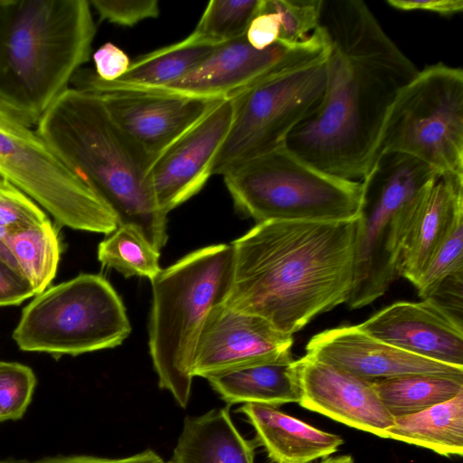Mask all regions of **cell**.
<instances>
[{"label": "cell", "mask_w": 463, "mask_h": 463, "mask_svg": "<svg viewBox=\"0 0 463 463\" xmlns=\"http://www.w3.org/2000/svg\"><path fill=\"white\" fill-rule=\"evenodd\" d=\"M318 26L329 48L325 91L285 145L317 169L362 181L391 107L420 70L362 0H323Z\"/></svg>", "instance_id": "obj_1"}, {"label": "cell", "mask_w": 463, "mask_h": 463, "mask_svg": "<svg viewBox=\"0 0 463 463\" xmlns=\"http://www.w3.org/2000/svg\"><path fill=\"white\" fill-rule=\"evenodd\" d=\"M357 232L358 218L257 223L231 244L233 272L223 303L293 335L346 302Z\"/></svg>", "instance_id": "obj_2"}, {"label": "cell", "mask_w": 463, "mask_h": 463, "mask_svg": "<svg viewBox=\"0 0 463 463\" xmlns=\"http://www.w3.org/2000/svg\"><path fill=\"white\" fill-rule=\"evenodd\" d=\"M35 130L109 206L118 226L136 228L161 250L168 238L167 215L153 193L151 162L116 126L98 94L68 88Z\"/></svg>", "instance_id": "obj_3"}, {"label": "cell", "mask_w": 463, "mask_h": 463, "mask_svg": "<svg viewBox=\"0 0 463 463\" xmlns=\"http://www.w3.org/2000/svg\"><path fill=\"white\" fill-rule=\"evenodd\" d=\"M87 0H0V104L36 125L89 61Z\"/></svg>", "instance_id": "obj_4"}, {"label": "cell", "mask_w": 463, "mask_h": 463, "mask_svg": "<svg viewBox=\"0 0 463 463\" xmlns=\"http://www.w3.org/2000/svg\"><path fill=\"white\" fill-rule=\"evenodd\" d=\"M233 272L231 244L198 249L164 269L151 281L149 353L158 385L188 404L195 346L210 311L222 303Z\"/></svg>", "instance_id": "obj_5"}, {"label": "cell", "mask_w": 463, "mask_h": 463, "mask_svg": "<svg viewBox=\"0 0 463 463\" xmlns=\"http://www.w3.org/2000/svg\"><path fill=\"white\" fill-rule=\"evenodd\" d=\"M222 176L235 208L257 223L337 222L359 216L361 181L344 179L317 169L285 144Z\"/></svg>", "instance_id": "obj_6"}, {"label": "cell", "mask_w": 463, "mask_h": 463, "mask_svg": "<svg viewBox=\"0 0 463 463\" xmlns=\"http://www.w3.org/2000/svg\"><path fill=\"white\" fill-rule=\"evenodd\" d=\"M438 175L413 156L384 153L361 181L354 276L345 302L350 308L373 303L399 278L398 254L415 198Z\"/></svg>", "instance_id": "obj_7"}, {"label": "cell", "mask_w": 463, "mask_h": 463, "mask_svg": "<svg viewBox=\"0 0 463 463\" xmlns=\"http://www.w3.org/2000/svg\"><path fill=\"white\" fill-rule=\"evenodd\" d=\"M130 332L111 284L100 275L82 273L36 295L24 308L13 338L24 351L78 355L118 346Z\"/></svg>", "instance_id": "obj_8"}, {"label": "cell", "mask_w": 463, "mask_h": 463, "mask_svg": "<svg viewBox=\"0 0 463 463\" xmlns=\"http://www.w3.org/2000/svg\"><path fill=\"white\" fill-rule=\"evenodd\" d=\"M384 153L409 155L439 175H463L461 68L443 62L425 66L400 91L385 119L375 159Z\"/></svg>", "instance_id": "obj_9"}, {"label": "cell", "mask_w": 463, "mask_h": 463, "mask_svg": "<svg viewBox=\"0 0 463 463\" xmlns=\"http://www.w3.org/2000/svg\"><path fill=\"white\" fill-rule=\"evenodd\" d=\"M32 127L0 104V177L62 226L107 235L115 231L112 211Z\"/></svg>", "instance_id": "obj_10"}, {"label": "cell", "mask_w": 463, "mask_h": 463, "mask_svg": "<svg viewBox=\"0 0 463 463\" xmlns=\"http://www.w3.org/2000/svg\"><path fill=\"white\" fill-rule=\"evenodd\" d=\"M326 60L264 80L232 98V122L213 159V175H224L286 143L322 99Z\"/></svg>", "instance_id": "obj_11"}, {"label": "cell", "mask_w": 463, "mask_h": 463, "mask_svg": "<svg viewBox=\"0 0 463 463\" xmlns=\"http://www.w3.org/2000/svg\"><path fill=\"white\" fill-rule=\"evenodd\" d=\"M328 50L319 26L306 41L278 42L263 50L252 47L242 35L219 44L198 67L177 80L137 93L232 99L264 80L325 61Z\"/></svg>", "instance_id": "obj_12"}, {"label": "cell", "mask_w": 463, "mask_h": 463, "mask_svg": "<svg viewBox=\"0 0 463 463\" xmlns=\"http://www.w3.org/2000/svg\"><path fill=\"white\" fill-rule=\"evenodd\" d=\"M293 336L267 320L226 306L208 314L192 363L193 377L208 378L238 368L279 360L291 354Z\"/></svg>", "instance_id": "obj_13"}, {"label": "cell", "mask_w": 463, "mask_h": 463, "mask_svg": "<svg viewBox=\"0 0 463 463\" xmlns=\"http://www.w3.org/2000/svg\"><path fill=\"white\" fill-rule=\"evenodd\" d=\"M233 112L232 98L221 100L152 164L150 184L165 214L198 194L207 183Z\"/></svg>", "instance_id": "obj_14"}, {"label": "cell", "mask_w": 463, "mask_h": 463, "mask_svg": "<svg viewBox=\"0 0 463 463\" xmlns=\"http://www.w3.org/2000/svg\"><path fill=\"white\" fill-rule=\"evenodd\" d=\"M298 404L351 428L387 439L394 418L373 382L305 355L293 362Z\"/></svg>", "instance_id": "obj_15"}, {"label": "cell", "mask_w": 463, "mask_h": 463, "mask_svg": "<svg viewBox=\"0 0 463 463\" xmlns=\"http://www.w3.org/2000/svg\"><path fill=\"white\" fill-rule=\"evenodd\" d=\"M357 326L410 354L463 367L462 318L432 298L393 303Z\"/></svg>", "instance_id": "obj_16"}, {"label": "cell", "mask_w": 463, "mask_h": 463, "mask_svg": "<svg viewBox=\"0 0 463 463\" xmlns=\"http://www.w3.org/2000/svg\"><path fill=\"white\" fill-rule=\"evenodd\" d=\"M98 95L116 126L151 165L222 100L137 92Z\"/></svg>", "instance_id": "obj_17"}, {"label": "cell", "mask_w": 463, "mask_h": 463, "mask_svg": "<svg viewBox=\"0 0 463 463\" xmlns=\"http://www.w3.org/2000/svg\"><path fill=\"white\" fill-rule=\"evenodd\" d=\"M307 355L358 377L376 381L409 374L463 379V367L426 359L373 338L357 326H344L315 335Z\"/></svg>", "instance_id": "obj_18"}, {"label": "cell", "mask_w": 463, "mask_h": 463, "mask_svg": "<svg viewBox=\"0 0 463 463\" xmlns=\"http://www.w3.org/2000/svg\"><path fill=\"white\" fill-rule=\"evenodd\" d=\"M463 219V175H439L415 198L402 241L397 271L413 285L428 262Z\"/></svg>", "instance_id": "obj_19"}, {"label": "cell", "mask_w": 463, "mask_h": 463, "mask_svg": "<svg viewBox=\"0 0 463 463\" xmlns=\"http://www.w3.org/2000/svg\"><path fill=\"white\" fill-rule=\"evenodd\" d=\"M191 33L185 39L144 54L113 81L99 80L91 70L80 68L73 75L72 88L97 93L142 92L169 84L198 67L217 47Z\"/></svg>", "instance_id": "obj_20"}, {"label": "cell", "mask_w": 463, "mask_h": 463, "mask_svg": "<svg viewBox=\"0 0 463 463\" xmlns=\"http://www.w3.org/2000/svg\"><path fill=\"white\" fill-rule=\"evenodd\" d=\"M238 411L253 427L259 445L272 463H311L338 450L343 439L318 430L277 407L243 403Z\"/></svg>", "instance_id": "obj_21"}, {"label": "cell", "mask_w": 463, "mask_h": 463, "mask_svg": "<svg viewBox=\"0 0 463 463\" xmlns=\"http://www.w3.org/2000/svg\"><path fill=\"white\" fill-rule=\"evenodd\" d=\"M254 444L237 430L229 408L187 416L171 463H254Z\"/></svg>", "instance_id": "obj_22"}, {"label": "cell", "mask_w": 463, "mask_h": 463, "mask_svg": "<svg viewBox=\"0 0 463 463\" xmlns=\"http://www.w3.org/2000/svg\"><path fill=\"white\" fill-rule=\"evenodd\" d=\"M293 362L289 354L274 362L213 375L206 380L228 405L260 403L278 407L299 400Z\"/></svg>", "instance_id": "obj_23"}, {"label": "cell", "mask_w": 463, "mask_h": 463, "mask_svg": "<svg viewBox=\"0 0 463 463\" xmlns=\"http://www.w3.org/2000/svg\"><path fill=\"white\" fill-rule=\"evenodd\" d=\"M387 439L420 446L444 457H462L463 392L420 412L395 417Z\"/></svg>", "instance_id": "obj_24"}, {"label": "cell", "mask_w": 463, "mask_h": 463, "mask_svg": "<svg viewBox=\"0 0 463 463\" xmlns=\"http://www.w3.org/2000/svg\"><path fill=\"white\" fill-rule=\"evenodd\" d=\"M5 244L35 296L46 290L55 277L61 250L58 230L51 220L12 232Z\"/></svg>", "instance_id": "obj_25"}, {"label": "cell", "mask_w": 463, "mask_h": 463, "mask_svg": "<svg viewBox=\"0 0 463 463\" xmlns=\"http://www.w3.org/2000/svg\"><path fill=\"white\" fill-rule=\"evenodd\" d=\"M373 384L393 418L420 412L463 392V379L428 374L376 380Z\"/></svg>", "instance_id": "obj_26"}, {"label": "cell", "mask_w": 463, "mask_h": 463, "mask_svg": "<svg viewBox=\"0 0 463 463\" xmlns=\"http://www.w3.org/2000/svg\"><path fill=\"white\" fill-rule=\"evenodd\" d=\"M160 251L136 228L118 225L98 247V260L124 277H145L152 281L162 270Z\"/></svg>", "instance_id": "obj_27"}, {"label": "cell", "mask_w": 463, "mask_h": 463, "mask_svg": "<svg viewBox=\"0 0 463 463\" xmlns=\"http://www.w3.org/2000/svg\"><path fill=\"white\" fill-rule=\"evenodd\" d=\"M260 0H213L192 33L198 39L219 45L245 35L257 14Z\"/></svg>", "instance_id": "obj_28"}, {"label": "cell", "mask_w": 463, "mask_h": 463, "mask_svg": "<svg viewBox=\"0 0 463 463\" xmlns=\"http://www.w3.org/2000/svg\"><path fill=\"white\" fill-rule=\"evenodd\" d=\"M323 0H260V10L269 14L278 42L306 41L318 27Z\"/></svg>", "instance_id": "obj_29"}, {"label": "cell", "mask_w": 463, "mask_h": 463, "mask_svg": "<svg viewBox=\"0 0 463 463\" xmlns=\"http://www.w3.org/2000/svg\"><path fill=\"white\" fill-rule=\"evenodd\" d=\"M46 219L48 217L39 204L14 184L0 177L1 260L17 269L5 244V239L12 232L19 228L41 222Z\"/></svg>", "instance_id": "obj_30"}, {"label": "cell", "mask_w": 463, "mask_h": 463, "mask_svg": "<svg viewBox=\"0 0 463 463\" xmlns=\"http://www.w3.org/2000/svg\"><path fill=\"white\" fill-rule=\"evenodd\" d=\"M463 274V219L435 251L414 284L419 296L430 298L446 279Z\"/></svg>", "instance_id": "obj_31"}, {"label": "cell", "mask_w": 463, "mask_h": 463, "mask_svg": "<svg viewBox=\"0 0 463 463\" xmlns=\"http://www.w3.org/2000/svg\"><path fill=\"white\" fill-rule=\"evenodd\" d=\"M36 383V376L29 366L0 361V422L24 417Z\"/></svg>", "instance_id": "obj_32"}, {"label": "cell", "mask_w": 463, "mask_h": 463, "mask_svg": "<svg viewBox=\"0 0 463 463\" xmlns=\"http://www.w3.org/2000/svg\"><path fill=\"white\" fill-rule=\"evenodd\" d=\"M100 20L122 25L134 26L146 20L159 15V4L156 0H90Z\"/></svg>", "instance_id": "obj_33"}, {"label": "cell", "mask_w": 463, "mask_h": 463, "mask_svg": "<svg viewBox=\"0 0 463 463\" xmlns=\"http://www.w3.org/2000/svg\"><path fill=\"white\" fill-rule=\"evenodd\" d=\"M95 75L101 80L113 81L123 76L131 63L127 53L111 43L100 46L93 54Z\"/></svg>", "instance_id": "obj_34"}, {"label": "cell", "mask_w": 463, "mask_h": 463, "mask_svg": "<svg viewBox=\"0 0 463 463\" xmlns=\"http://www.w3.org/2000/svg\"><path fill=\"white\" fill-rule=\"evenodd\" d=\"M35 296L19 270L0 259V306L18 305Z\"/></svg>", "instance_id": "obj_35"}, {"label": "cell", "mask_w": 463, "mask_h": 463, "mask_svg": "<svg viewBox=\"0 0 463 463\" xmlns=\"http://www.w3.org/2000/svg\"><path fill=\"white\" fill-rule=\"evenodd\" d=\"M0 463H166L156 452L146 449L137 454L108 458L90 455H69L46 457L36 460H0Z\"/></svg>", "instance_id": "obj_36"}, {"label": "cell", "mask_w": 463, "mask_h": 463, "mask_svg": "<svg viewBox=\"0 0 463 463\" xmlns=\"http://www.w3.org/2000/svg\"><path fill=\"white\" fill-rule=\"evenodd\" d=\"M386 3L400 11H425L447 17L463 10L462 0H387Z\"/></svg>", "instance_id": "obj_37"}, {"label": "cell", "mask_w": 463, "mask_h": 463, "mask_svg": "<svg viewBox=\"0 0 463 463\" xmlns=\"http://www.w3.org/2000/svg\"><path fill=\"white\" fill-rule=\"evenodd\" d=\"M320 463H354V460L350 455H342L337 457H327Z\"/></svg>", "instance_id": "obj_38"}]
</instances>
